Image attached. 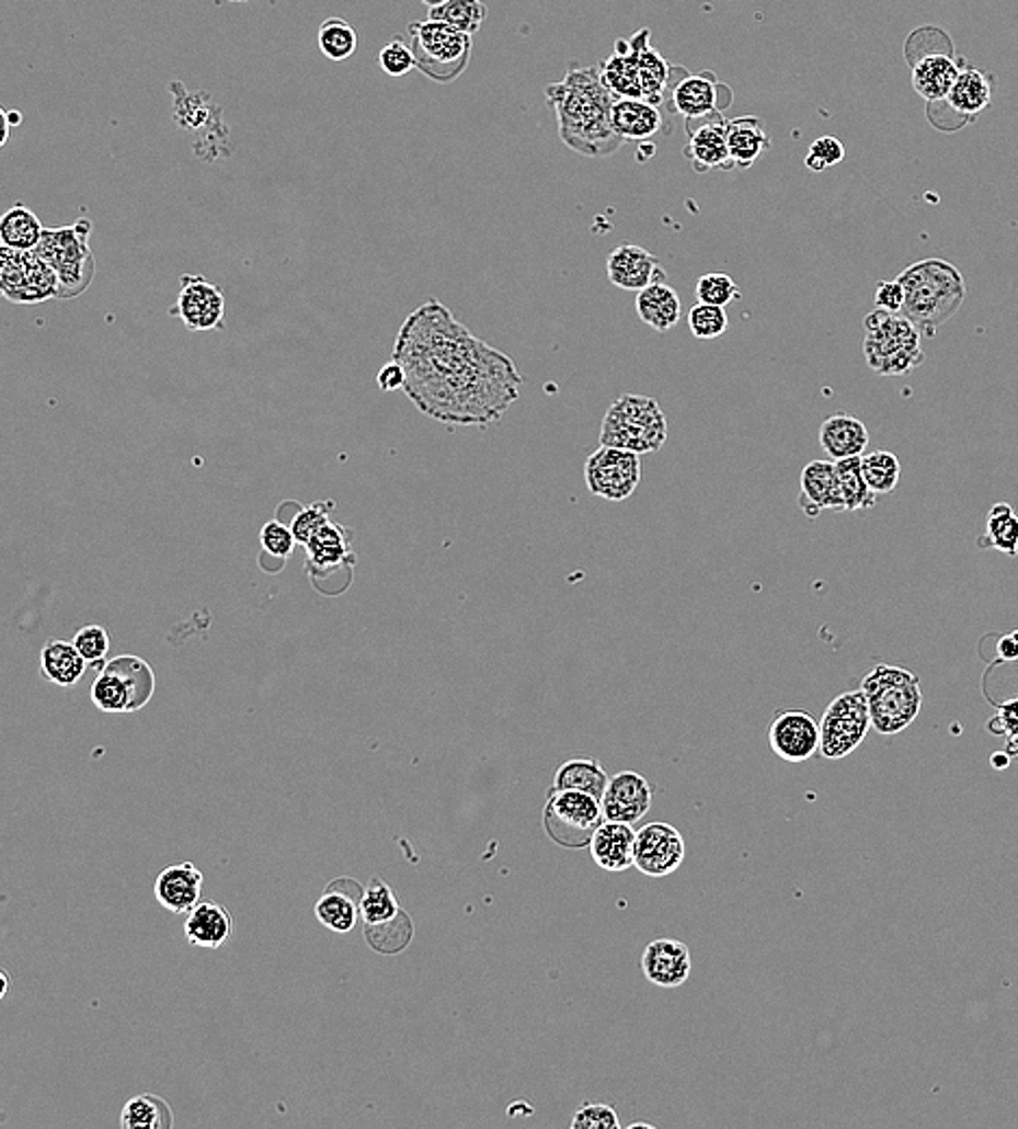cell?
<instances>
[{
    "mask_svg": "<svg viewBox=\"0 0 1018 1129\" xmlns=\"http://www.w3.org/2000/svg\"><path fill=\"white\" fill-rule=\"evenodd\" d=\"M391 361L402 367V391L415 409L448 426L500 422L524 383L508 354L476 338L435 298L402 322Z\"/></svg>",
    "mask_w": 1018,
    "mask_h": 1129,
    "instance_id": "6da1fadb",
    "label": "cell"
},
{
    "mask_svg": "<svg viewBox=\"0 0 1018 1129\" xmlns=\"http://www.w3.org/2000/svg\"><path fill=\"white\" fill-rule=\"evenodd\" d=\"M546 101L557 112L559 137L582 157H610L626 141L615 133L613 92L604 85L599 66L567 70L561 83L546 88Z\"/></svg>",
    "mask_w": 1018,
    "mask_h": 1129,
    "instance_id": "7a4b0ae2",
    "label": "cell"
},
{
    "mask_svg": "<svg viewBox=\"0 0 1018 1129\" xmlns=\"http://www.w3.org/2000/svg\"><path fill=\"white\" fill-rule=\"evenodd\" d=\"M897 281L905 292L902 316L927 338H934L936 329L949 322L966 300L962 272L945 259L916 261L905 267Z\"/></svg>",
    "mask_w": 1018,
    "mask_h": 1129,
    "instance_id": "3957f363",
    "label": "cell"
},
{
    "mask_svg": "<svg viewBox=\"0 0 1018 1129\" xmlns=\"http://www.w3.org/2000/svg\"><path fill=\"white\" fill-rule=\"evenodd\" d=\"M667 442V418L656 398L624 394L606 411L599 446L654 454Z\"/></svg>",
    "mask_w": 1018,
    "mask_h": 1129,
    "instance_id": "277c9868",
    "label": "cell"
},
{
    "mask_svg": "<svg viewBox=\"0 0 1018 1129\" xmlns=\"http://www.w3.org/2000/svg\"><path fill=\"white\" fill-rule=\"evenodd\" d=\"M860 688L869 702L871 723L884 737L904 732L920 712V682L904 668L880 663L865 676Z\"/></svg>",
    "mask_w": 1018,
    "mask_h": 1129,
    "instance_id": "5b68a950",
    "label": "cell"
},
{
    "mask_svg": "<svg viewBox=\"0 0 1018 1129\" xmlns=\"http://www.w3.org/2000/svg\"><path fill=\"white\" fill-rule=\"evenodd\" d=\"M865 358L880 376H905L923 361L920 331L902 313L873 309L865 318Z\"/></svg>",
    "mask_w": 1018,
    "mask_h": 1129,
    "instance_id": "8992f818",
    "label": "cell"
},
{
    "mask_svg": "<svg viewBox=\"0 0 1018 1129\" xmlns=\"http://www.w3.org/2000/svg\"><path fill=\"white\" fill-rule=\"evenodd\" d=\"M90 220L75 225L44 228L35 252L55 270L59 278V298L81 296L94 281L96 261L90 248Z\"/></svg>",
    "mask_w": 1018,
    "mask_h": 1129,
    "instance_id": "52a82bcc",
    "label": "cell"
},
{
    "mask_svg": "<svg viewBox=\"0 0 1018 1129\" xmlns=\"http://www.w3.org/2000/svg\"><path fill=\"white\" fill-rule=\"evenodd\" d=\"M407 37L413 48L418 70L435 83H453L471 61V35L456 31L446 22L431 18L411 22Z\"/></svg>",
    "mask_w": 1018,
    "mask_h": 1129,
    "instance_id": "ba28073f",
    "label": "cell"
},
{
    "mask_svg": "<svg viewBox=\"0 0 1018 1129\" xmlns=\"http://www.w3.org/2000/svg\"><path fill=\"white\" fill-rule=\"evenodd\" d=\"M152 668L133 654L107 661L92 684V702L105 712H137L155 695Z\"/></svg>",
    "mask_w": 1018,
    "mask_h": 1129,
    "instance_id": "9c48e42d",
    "label": "cell"
},
{
    "mask_svg": "<svg viewBox=\"0 0 1018 1129\" xmlns=\"http://www.w3.org/2000/svg\"><path fill=\"white\" fill-rule=\"evenodd\" d=\"M604 821L602 801L580 790L552 789L544 808L546 834L567 849L588 847Z\"/></svg>",
    "mask_w": 1018,
    "mask_h": 1129,
    "instance_id": "30bf717a",
    "label": "cell"
},
{
    "mask_svg": "<svg viewBox=\"0 0 1018 1129\" xmlns=\"http://www.w3.org/2000/svg\"><path fill=\"white\" fill-rule=\"evenodd\" d=\"M871 728V710L865 691L840 693L823 712L819 754L827 761H840L862 745Z\"/></svg>",
    "mask_w": 1018,
    "mask_h": 1129,
    "instance_id": "8fae6325",
    "label": "cell"
},
{
    "mask_svg": "<svg viewBox=\"0 0 1018 1129\" xmlns=\"http://www.w3.org/2000/svg\"><path fill=\"white\" fill-rule=\"evenodd\" d=\"M0 289L13 305H39L59 298V278L35 250L20 252L2 246Z\"/></svg>",
    "mask_w": 1018,
    "mask_h": 1129,
    "instance_id": "7c38bea8",
    "label": "cell"
},
{
    "mask_svg": "<svg viewBox=\"0 0 1018 1129\" xmlns=\"http://www.w3.org/2000/svg\"><path fill=\"white\" fill-rule=\"evenodd\" d=\"M641 458L637 452L619 451L599 446L584 463V480L588 493L610 500L624 502L628 500L639 482H641Z\"/></svg>",
    "mask_w": 1018,
    "mask_h": 1129,
    "instance_id": "4fadbf2b",
    "label": "cell"
},
{
    "mask_svg": "<svg viewBox=\"0 0 1018 1129\" xmlns=\"http://www.w3.org/2000/svg\"><path fill=\"white\" fill-rule=\"evenodd\" d=\"M732 103V90L717 79L714 72L704 70L688 75L686 68H676L667 107L686 122H701L721 115Z\"/></svg>",
    "mask_w": 1018,
    "mask_h": 1129,
    "instance_id": "5bb4252c",
    "label": "cell"
},
{
    "mask_svg": "<svg viewBox=\"0 0 1018 1129\" xmlns=\"http://www.w3.org/2000/svg\"><path fill=\"white\" fill-rule=\"evenodd\" d=\"M170 313L181 318L185 329L192 333L222 331L227 320V298L225 292L205 276L183 274L181 292Z\"/></svg>",
    "mask_w": 1018,
    "mask_h": 1129,
    "instance_id": "9a60e30c",
    "label": "cell"
},
{
    "mask_svg": "<svg viewBox=\"0 0 1018 1129\" xmlns=\"http://www.w3.org/2000/svg\"><path fill=\"white\" fill-rule=\"evenodd\" d=\"M771 752L785 763L801 765L819 754L821 723L803 708L780 710L767 730Z\"/></svg>",
    "mask_w": 1018,
    "mask_h": 1129,
    "instance_id": "2e32d148",
    "label": "cell"
},
{
    "mask_svg": "<svg viewBox=\"0 0 1018 1129\" xmlns=\"http://www.w3.org/2000/svg\"><path fill=\"white\" fill-rule=\"evenodd\" d=\"M684 839L670 823L654 821L637 830L634 867L650 878L674 874L684 860Z\"/></svg>",
    "mask_w": 1018,
    "mask_h": 1129,
    "instance_id": "e0dca14e",
    "label": "cell"
},
{
    "mask_svg": "<svg viewBox=\"0 0 1018 1129\" xmlns=\"http://www.w3.org/2000/svg\"><path fill=\"white\" fill-rule=\"evenodd\" d=\"M688 141L684 146V157L690 161L695 172H730L736 170L730 148H728V128L725 117L714 115L701 122H686Z\"/></svg>",
    "mask_w": 1018,
    "mask_h": 1129,
    "instance_id": "ac0fdd59",
    "label": "cell"
},
{
    "mask_svg": "<svg viewBox=\"0 0 1018 1129\" xmlns=\"http://www.w3.org/2000/svg\"><path fill=\"white\" fill-rule=\"evenodd\" d=\"M608 281L626 292H641L654 283H663L667 278L665 267L659 256L648 252L643 246L624 241L608 254L606 261Z\"/></svg>",
    "mask_w": 1018,
    "mask_h": 1129,
    "instance_id": "d6986e66",
    "label": "cell"
},
{
    "mask_svg": "<svg viewBox=\"0 0 1018 1129\" xmlns=\"http://www.w3.org/2000/svg\"><path fill=\"white\" fill-rule=\"evenodd\" d=\"M797 504L810 520H816L823 511H845V495L834 460H810L801 469Z\"/></svg>",
    "mask_w": 1018,
    "mask_h": 1129,
    "instance_id": "ffe728a7",
    "label": "cell"
},
{
    "mask_svg": "<svg viewBox=\"0 0 1018 1129\" xmlns=\"http://www.w3.org/2000/svg\"><path fill=\"white\" fill-rule=\"evenodd\" d=\"M652 808V785L637 772H621L610 778L602 797V810L608 821L639 823Z\"/></svg>",
    "mask_w": 1018,
    "mask_h": 1129,
    "instance_id": "44dd1931",
    "label": "cell"
},
{
    "mask_svg": "<svg viewBox=\"0 0 1018 1129\" xmlns=\"http://www.w3.org/2000/svg\"><path fill=\"white\" fill-rule=\"evenodd\" d=\"M641 967L654 987L678 989L688 980L693 960L688 947L678 938H656L645 947Z\"/></svg>",
    "mask_w": 1018,
    "mask_h": 1129,
    "instance_id": "7402d4cb",
    "label": "cell"
},
{
    "mask_svg": "<svg viewBox=\"0 0 1018 1129\" xmlns=\"http://www.w3.org/2000/svg\"><path fill=\"white\" fill-rule=\"evenodd\" d=\"M365 887L354 878H338L327 885L322 898L316 903L318 921L331 932L347 934L361 916V900Z\"/></svg>",
    "mask_w": 1018,
    "mask_h": 1129,
    "instance_id": "603a6c76",
    "label": "cell"
},
{
    "mask_svg": "<svg viewBox=\"0 0 1018 1129\" xmlns=\"http://www.w3.org/2000/svg\"><path fill=\"white\" fill-rule=\"evenodd\" d=\"M205 876L194 863L165 867L155 882V898L174 914L192 912L201 903Z\"/></svg>",
    "mask_w": 1018,
    "mask_h": 1129,
    "instance_id": "cb8c5ba5",
    "label": "cell"
},
{
    "mask_svg": "<svg viewBox=\"0 0 1018 1129\" xmlns=\"http://www.w3.org/2000/svg\"><path fill=\"white\" fill-rule=\"evenodd\" d=\"M634 843H637V830H632L630 823L619 821H604L593 839H591V858L597 867L610 874L626 871L634 867Z\"/></svg>",
    "mask_w": 1018,
    "mask_h": 1129,
    "instance_id": "d4e9b609",
    "label": "cell"
},
{
    "mask_svg": "<svg viewBox=\"0 0 1018 1129\" xmlns=\"http://www.w3.org/2000/svg\"><path fill=\"white\" fill-rule=\"evenodd\" d=\"M650 28H641L630 37L632 48L637 50L639 59V77H641V90L643 99L656 107L667 105V96L672 90L674 72L676 68L670 66V61L650 44Z\"/></svg>",
    "mask_w": 1018,
    "mask_h": 1129,
    "instance_id": "484cf974",
    "label": "cell"
},
{
    "mask_svg": "<svg viewBox=\"0 0 1018 1129\" xmlns=\"http://www.w3.org/2000/svg\"><path fill=\"white\" fill-rule=\"evenodd\" d=\"M610 122L624 141H650L665 128L670 130L661 110L645 99H617Z\"/></svg>",
    "mask_w": 1018,
    "mask_h": 1129,
    "instance_id": "4316f807",
    "label": "cell"
},
{
    "mask_svg": "<svg viewBox=\"0 0 1018 1129\" xmlns=\"http://www.w3.org/2000/svg\"><path fill=\"white\" fill-rule=\"evenodd\" d=\"M307 548V569L311 578L327 575L340 567L354 564V550L347 539V531L338 522H327L305 546Z\"/></svg>",
    "mask_w": 1018,
    "mask_h": 1129,
    "instance_id": "83f0119b",
    "label": "cell"
},
{
    "mask_svg": "<svg viewBox=\"0 0 1018 1129\" xmlns=\"http://www.w3.org/2000/svg\"><path fill=\"white\" fill-rule=\"evenodd\" d=\"M958 75L960 66L945 53H927L912 61V88L929 105L947 101Z\"/></svg>",
    "mask_w": 1018,
    "mask_h": 1129,
    "instance_id": "f1b7e54d",
    "label": "cell"
},
{
    "mask_svg": "<svg viewBox=\"0 0 1018 1129\" xmlns=\"http://www.w3.org/2000/svg\"><path fill=\"white\" fill-rule=\"evenodd\" d=\"M819 444L832 460L862 456L869 446L865 422L851 413H834L819 429Z\"/></svg>",
    "mask_w": 1018,
    "mask_h": 1129,
    "instance_id": "f546056e",
    "label": "cell"
},
{
    "mask_svg": "<svg viewBox=\"0 0 1018 1129\" xmlns=\"http://www.w3.org/2000/svg\"><path fill=\"white\" fill-rule=\"evenodd\" d=\"M599 75L615 99H643L639 59L637 50L630 44V37H619L615 42V50L610 53V57H606L599 64Z\"/></svg>",
    "mask_w": 1018,
    "mask_h": 1129,
    "instance_id": "4dcf8cb0",
    "label": "cell"
},
{
    "mask_svg": "<svg viewBox=\"0 0 1018 1129\" xmlns=\"http://www.w3.org/2000/svg\"><path fill=\"white\" fill-rule=\"evenodd\" d=\"M185 936L196 947L220 949L232 936V916L222 903L201 902L187 912Z\"/></svg>",
    "mask_w": 1018,
    "mask_h": 1129,
    "instance_id": "1f68e13d",
    "label": "cell"
},
{
    "mask_svg": "<svg viewBox=\"0 0 1018 1129\" xmlns=\"http://www.w3.org/2000/svg\"><path fill=\"white\" fill-rule=\"evenodd\" d=\"M728 128V148L736 170H750L769 148L771 139L765 130L760 117L741 115L734 119H725Z\"/></svg>",
    "mask_w": 1018,
    "mask_h": 1129,
    "instance_id": "d6a6232c",
    "label": "cell"
},
{
    "mask_svg": "<svg viewBox=\"0 0 1018 1129\" xmlns=\"http://www.w3.org/2000/svg\"><path fill=\"white\" fill-rule=\"evenodd\" d=\"M637 313L641 322L654 329L656 333H667L682 318V303L676 289L663 281L639 292Z\"/></svg>",
    "mask_w": 1018,
    "mask_h": 1129,
    "instance_id": "836d02e7",
    "label": "cell"
},
{
    "mask_svg": "<svg viewBox=\"0 0 1018 1129\" xmlns=\"http://www.w3.org/2000/svg\"><path fill=\"white\" fill-rule=\"evenodd\" d=\"M42 672L48 682L57 686H75L85 676L88 661L81 657L75 643L70 641H46L42 657Z\"/></svg>",
    "mask_w": 1018,
    "mask_h": 1129,
    "instance_id": "e575fe53",
    "label": "cell"
},
{
    "mask_svg": "<svg viewBox=\"0 0 1018 1129\" xmlns=\"http://www.w3.org/2000/svg\"><path fill=\"white\" fill-rule=\"evenodd\" d=\"M991 101H993V88H991L986 75L975 68L960 70V75L947 96V105L951 107V112L960 113L964 117H973V115L988 110Z\"/></svg>",
    "mask_w": 1018,
    "mask_h": 1129,
    "instance_id": "d590c367",
    "label": "cell"
},
{
    "mask_svg": "<svg viewBox=\"0 0 1018 1129\" xmlns=\"http://www.w3.org/2000/svg\"><path fill=\"white\" fill-rule=\"evenodd\" d=\"M610 778L595 759H571L557 769L554 789L580 790L602 801Z\"/></svg>",
    "mask_w": 1018,
    "mask_h": 1129,
    "instance_id": "8d00e7d4",
    "label": "cell"
},
{
    "mask_svg": "<svg viewBox=\"0 0 1018 1129\" xmlns=\"http://www.w3.org/2000/svg\"><path fill=\"white\" fill-rule=\"evenodd\" d=\"M42 235L44 226L26 205H13L0 220V241L11 250L33 252L39 246Z\"/></svg>",
    "mask_w": 1018,
    "mask_h": 1129,
    "instance_id": "74e56055",
    "label": "cell"
},
{
    "mask_svg": "<svg viewBox=\"0 0 1018 1129\" xmlns=\"http://www.w3.org/2000/svg\"><path fill=\"white\" fill-rule=\"evenodd\" d=\"M980 546L1018 557V515L1008 502H997L988 511Z\"/></svg>",
    "mask_w": 1018,
    "mask_h": 1129,
    "instance_id": "f35d334b",
    "label": "cell"
},
{
    "mask_svg": "<svg viewBox=\"0 0 1018 1129\" xmlns=\"http://www.w3.org/2000/svg\"><path fill=\"white\" fill-rule=\"evenodd\" d=\"M413 932H415V927H413V921L407 910H400V914H396L389 921H382L376 925H363L367 945L374 951L387 954V956L404 951L413 940Z\"/></svg>",
    "mask_w": 1018,
    "mask_h": 1129,
    "instance_id": "ab89813d",
    "label": "cell"
},
{
    "mask_svg": "<svg viewBox=\"0 0 1018 1129\" xmlns=\"http://www.w3.org/2000/svg\"><path fill=\"white\" fill-rule=\"evenodd\" d=\"M174 1124L170 1106L157 1095H137L126 1102L119 1115L124 1129H170Z\"/></svg>",
    "mask_w": 1018,
    "mask_h": 1129,
    "instance_id": "60d3db41",
    "label": "cell"
},
{
    "mask_svg": "<svg viewBox=\"0 0 1018 1129\" xmlns=\"http://www.w3.org/2000/svg\"><path fill=\"white\" fill-rule=\"evenodd\" d=\"M834 463H836L838 482H840V489L845 495V511L873 509L878 495L871 491V487L865 480L860 456H851V458H843V460H834Z\"/></svg>",
    "mask_w": 1018,
    "mask_h": 1129,
    "instance_id": "b9f144b4",
    "label": "cell"
},
{
    "mask_svg": "<svg viewBox=\"0 0 1018 1129\" xmlns=\"http://www.w3.org/2000/svg\"><path fill=\"white\" fill-rule=\"evenodd\" d=\"M862 474L876 495L893 493L902 478V463L889 451L867 452L860 456Z\"/></svg>",
    "mask_w": 1018,
    "mask_h": 1129,
    "instance_id": "7bdbcfd3",
    "label": "cell"
},
{
    "mask_svg": "<svg viewBox=\"0 0 1018 1129\" xmlns=\"http://www.w3.org/2000/svg\"><path fill=\"white\" fill-rule=\"evenodd\" d=\"M487 4L482 0H448L435 9H428L431 20L450 24L456 31L476 35L487 20Z\"/></svg>",
    "mask_w": 1018,
    "mask_h": 1129,
    "instance_id": "ee69618b",
    "label": "cell"
},
{
    "mask_svg": "<svg viewBox=\"0 0 1018 1129\" xmlns=\"http://www.w3.org/2000/svg\"><path fill=\"white\" fill-rule=\"evenodd\" d=\"M356 31L343 18H327L318 31V46L331 61L350 59L356 50Z\"/></svg>",
    "mask_w": 1018,
    "mask_h": 1129,
    "instance_id": "f6af8a7d",
    "label": "cell"
},
{
    "mask_svg": "<svg viewBox=\"0 0 1018 1129\" xmlns=\"http://www.w3.org/2000/svg\"><path fill=\"white\" fill-rule=\"evenodd\" d=\"M400 910L402 908H400V902H398L393 889L385 880L371 878L369 885L365 887V893H363V900H361L363 925H376V923L389 921L396 914H400Z\"/></svg>",
    "mask_w": 1018,
    "mask_h": 1129,
    "instance_id": "bcb514c9",
    "label": "cell"
},
{
    "mask_svg": "<svg viewBox=\"0 0 1018 1129\" xmlns=\"http://www.w3.org/2000/svg\"><path fill=\"white\" fill-rule=\"evenodd\" d=\"M695 296H697V303L725 307L741 298V289L730 274L710 272V274L699 276V281L695 285Z\"/></svg>",
    "mask_w": 1018,
    "mask_h": 1129,
    "instance_id": "7dc6e473",
    "label": "cell"
},
{
    "mask_svg": "<svg viewBox=\"0 0 1018 1129\" xmlns=\"http://www.w3.org/2000/svg\"><path fill=\"white\" fill-rule=\"evenodd\" d=\"M688 329H690L693 338L704 339V341L721 338L728 331L725 309L697 303L688 311Z\"/></svg>",
    "mask_w": 1018,
    "mask_h": 1129,
    "instance_id": "c3c4849f",
    "label": "cell"
},
{
    "mask_svg": "<svg viewBox=\"0 0 1018 1129\" xmlns=\"http://www.w3.org/2000/svg\"><path fill=\"white\" fill-rule=\"evenodd\" d=\"M335 511V502H316L311 506L300 509L291 520V533L300 546H307L311 537L331 522V513Z\"/></svg>",
    "mask_w": 1018,
    "mask_h": 1129,
    "instance_id": "681fc988",
    "label": "cell"
},
{
    "mask_svg": "<svg viewBox=\"0 0 1018 1129\" xmlns=\"http://www.w3.org/2000/svg\"><path fill=\"white\" fill-rule=\"evenodd\" d=\"M72 643L77 646V650L81 652V657L88 661V665L92 668H101L103 663H107V654H110V648H112V641H110V632L103 628V626H96V624H88L83 626Z\"/></svg>",
    "mask_w": 1018,
    "mask_h": 1129,
    "instance_id": "f907efd6",
    "label": "cell"
},
{
    "mask_svg": "<svg viewBox=\"0 0 1018 1129\" xmlns=\"http://www.w3.org/2000/svg\"><path fill=\"white\" fill-rule=\"evenodd\" d=\"M259 541H261L263 552L276 561H287L291 557L294 548L298 546V541L291 533V526H285L281 520L265 522L259 533Z\"/></svg>",
    "mask_w": 1018,
    "mask_h": 1129,
    "instance_id": "816d5d0a",
    "label": "cell"
},
{
    "mask_svg": "<svg viewBox=\"0 0 1018 1129\" xmlns=\"http://www.w3.org/2000/svg\"><path fill=\"white\" fill-rule=\"evenodd\" d=\"M378 64H380V70L389 77H404L418 68L413 48H411L409 39H404L402 35L393 37L387 46H382V50L378 53Z\"/></svg>",
    "mask_w": 1018,
    "mask_h": 1129,
    "instance_id": "f5cc1de1",
    "label": "cell"
},
{
    "mask_svg": "<svg viewBox=\"0 0 1018 1129\" xmlns=\"http://www.w3.org/2000/svg\"><path fill=\"white\" fill-rule=\"evenodd\" d=\"M845 159V146L840 139L832 137V135H821L819 139H814L805 152V159H803V166L812 172H825L827 168H834L838 163H843Z\"/></svg>",
    "mask_w": 1018,
    "mask_h": 1129,
    "instance_id": "db71d44e",
    "label": "cell"
},
{
    "mask_svg": "<svg viewBox=\"0 0 1018 1129\" xmlns=\"http://www.w3.org/2000/svg\"><path fill=\"white\" fill-rule=\"evenodd\" d=\"M619 1119L613 1106L606 1104H582L571 1119V1129H619Z\"/></svg>",
    "mask_w": 1018,
    "mask_h": 1129,
    "instance_id": "11a10c76",
    "label": "cell"
},
{
    "mask_svg": "<svg viewBox=\"0 0 1018 1129\" xmlns=\"http://www.w3.org/2000/svg\"><path fill=\"white\" fill-rule=\"evenodd\" d=\"M873 300H876V309H884L889 313H902L905 300L904 285L897 278L882 281L876 289Z\"/></svg>",
    "mask_w": 1018,
    "mask_h": 1129,
    "instance_id": "9f6ffc18",
    "label": "cell"
},
{
    "mask_svg": "<svg viewBox=\"0 0 1018 1129\" xmlns=\"http://www.w3.org/2000/svg\"><path fill=\"white\" fill-rule=\"evenodd\" d=\"M993 723H999V730L1002 734H1006L1008 739H1015L1018 737V697L1006 702L999 706L997 710V721Z\"/></svg>",
    "mask_w": 1018,
    "mask_h": 1129,
    "instance_id": "6f0895ef",
    "label": "cell"
},
{
    "mask_svg": "<svg viewBox=\"0 0 1018 1129\" xmlns=\"http://www.w3.org/2000/svg\"><path fill=\"white\" fill-rule=\"evenodd\" d=\"M378 387L382 391H396V389L404 387V372L396 361H391L389 365H385L378 372Z\"/></svg>",
    "mask_w": 1018,
    "mask_h": 1129,
    "instance_id": "680465c9",
    "label": "cell"
},
{
    "mask_svg": "<svg viewBox=\"0 0 1018 1129\" xmlns=\"http://www.w3.org/2000/svg\"><path fill=\"white\" fill-rule=\"evenodd\" d=\"M997 652L1002 659L1006 661H1017L1018 659V632L1010 635V637H1004L997 646Z\"/></svg>",
    "mask_w": 1018,
    "mask_h": 1129,
    "instance_id": "91938a15",
    "label": "cell"
},
{
    "mask_svg": "<svg viewBox=\"0 0 1018 1129\" xmlns=\"http://www.w3.org/2000/svg\"><path fill=\"white\" fill-rule=\"evenodd\" d=\"M991 763H993V767H995L997 772H1002V769H1008V767H1010V756H1008L1006 752H997V754H993Z\"/></svg>",
    "mask_w": 1018,
    "mask_h": 1129,
    "instance_id": "94428289",
    "label": "cell"
},
{
    "mask_svg": "<svg viewBox=\"0 0 1018 1129\" xmlns=\"http://www.w3.org/2000/svg\"><path fill=\"white\" fill-rule=\"evenodd\" d=\"M2 113H4V117H7V119H9V124H11V126H18V124H20V119H22V113H18V112H2Z\"/></svg>",
    "mask_w": 1018,
    "mask_h": 1129,
    "instance_id": "6125c7cd",
    "label": "cell"
},
{
    "mask_svg": "<svg viewBox=\"0 0 1018 1129\" xmlns=\"http://www.w3.org/2000/svg\"><path fill=\"white\" fill-rule=\"evenodd\" d=\"M0 978H2V991H0V997H4L7 987H9V976H7V971H0Z\"/></svg>",
    "mask_w": 1018,
    "mask_h": 1129,
    "instance_id": "be15d7a7",
    "label": "cell"
},
{
    "mask_svg": "<svg viewBox=\"0 0 1018 1129\" xmlns=\"http://www.w3.org/2000/svg\"><path fill=\"white\" fill-rule=\"evenodd\" d=\"M422 2H424L428 9H435V7H439V4H444V2H448V0H422Z\"/></svg>",
    "mask_w": 1018,
    "mask_h": 1129,
    "instance_id": "e7e4bbea",
    "label": "cell"
},
{
    "mask_svg": "<svg viewBox=\"0 0 1018 1129\" xmlns=\"http://www.w3.org/2000/svg\"><path fill=\"white\" fill-rule=\"evenodd\" d=\"M1008 748H1013V752H1015V754H1018V737H1015V739H1010Z\"/></svg>",
    "mask_w": 1018,
    "mask_h": 1129,
    "instance_id": "03108f58",
    "label": "cell"
},
{
    "mask_svg": "<svg viewBox=\"0 0 1018 1129\" xmlns=\"http://www.w3.org/2000/svg\"><path fill=\"white\" fill-rule=\"evenodd\" d=\"M227 2H248V0H227Z\"/></svg>",
    "mask_w": 1018,
    "mask_h": 1129,
    "instance_id": "003e7915",
    "label": "cell"
}]
</instances>
